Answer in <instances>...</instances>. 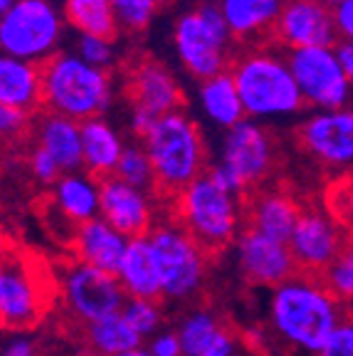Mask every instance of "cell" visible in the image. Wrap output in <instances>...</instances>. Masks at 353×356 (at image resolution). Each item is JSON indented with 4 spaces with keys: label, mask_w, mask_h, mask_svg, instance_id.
Returning a JSON list of instances; mask_svg holds the SVG:
<instances>
[{
    "label": "cell",
    "mask_w": 353,
    "mask_h": 356,
    "mask_svg": "<svg viewBox=\"0 0 353 356\" xmlns=\"http://www.w3.org/2000/svg\"><path fill=\"white\" fill-rule=\"evenodd\" d=\"M324 208L336 218L348 235H353V173H343L326 186Z\"/></svg>",
    "instance_id": "33"
},
{
    "label": "cell",
    "mask_w": 353,
    "mask_h": 356,
    "mask_svg": "<svg viewBox=\"0 0 353 356\" xmlns=\"http://www.w3.org/2000/svg\"><path fill=\"white\" fill-rule=\"evenodd\" d=\"M176 332L183 346V356H203L227 329L215 312L198 307V309H190L181 319Z\"/></svg>",
    "instance_id": "29"
},
{
    "label": "cell",
    "mask_w": 353,
    "mask_h": 356,
    "mask_svg": "<svg viewBox=\"0 0 353 356\" xmlns=\"http://www.w3.org/2000/svg\"><path fill=\"white\" fill-rule=\"evenodd\" d=\"M198 104L200 111H203V117L210 124L225 129V131H230L232 127H238L240 122L247 119L243 97H240L232 72H222L217 77L200 82Z\"/></svg>",
    "instance_id": "26"
},
{
    "label": "cell",
    "mask_w": 353,
    "mask_h": 356,
    "mask_svg": "<svg viewBox=\"0 0 353 356\" xmlns=\"http://www.w3.org/2000/svg\"><path fill=\"white\" fill-rule=\"evenodd\" d=\"M52 203H55L57 216H62L74 228L99 218L101 203V181L87 171L65 173V176L52 186Z\"/></svg>",
    "instance_id": "22"
},
{
    "label": "cell",
    "mask_w": 353,
    "mask_h": 356,
    "mask_svg": "<svg viewBox=\"0 0 353 356\" xmlns=\"http://www.w3.org/2000/svg\"><path fill=\"white\" fill-rule=\"evenodd\" d=\"M232 77L243 97L245 114L252 122L292 117L304 106V97L287 57L272 50H252L232 65Z\"/></svg>",
    "instance_id": "5"
},
{
    "label": "cell",
    "mask_w": 353,
    "mask_h": 356,
    "mask_svg": "<svg viewBox=\"0 0 353 356\" xmlns=\"http://www.w3.org/2000/svg\"><path fill=\"white\" fill-rule=\"evenodd\" d=\"M334 20H336L338 35L353 42V0H343L341 6L334 8Z\"/></svg>",
    "instance_id": "43"
},
{
    "label": "cell",
    "mask_w": 353,
    "mask_h": 356,
    "mask_svg": "<svg viewBox=\"0 0 353 356\" xmlns=\"http://www.w3.org/2000/svg\"><path fill=\"white\" fill-rule=\"evenodd\" d=\"M146 349H149L151 356H183L178 332H168V329H161L156 337H151Z\"/></svg>",
    "instance_id": "39"
},
{
    "label": "cell",
    "mask_w": 353,
    "mask_h": 356,
    "mask_svg": "<svg viewBox=\"0 0 353 356\" xmlns=\"http://www.w3.org/2000/svg\"><path fill=\"white\" fill-rule=\"evenodd\" d=\"M82 329L89 356H122L144 346V339L138 337L136 329L129 324V319L122 312L97 319Z\"/></svg>",
    "instance_id": "27"
},
{
    "label": "cell",
    "mask_w": 353,
    "mask_h": 356,
    "mask_svg": "<svg viewBox=\"0 0 353 356\" xmlns=\"http://www.w3.org/2000/svg\"><path fill=\"white\" fill-rule=\"evenodd\" d=\"M99 216L129 240L144 238L156 225V211L149 191L136 188L116 176L101 178Z\"/></svg>",
    "instance_id": "18"
},
{
    "label": "cell",
    "mask_w": 353,
    "mask_h": 356,
    "mask_svg": "<svg viewBox=\"0 0 353 356\" xmlns=\"http://www.w3.org/2000/svg\"><path fill=\"white\" fill-rule=\"evenodd\" d=\"M222 166L230 168L245 184V188L262 184L272 171L274 163V149H272L270 134L252 119H245L238 127L225 131L220 146Z\"/></svg>",
    "instance_id": "16"
},
{
    "label": "cell",
    "mask_w": 353,
    "mask_h": 356,
    "mask_svg": "<svg viewBox=\"0 0 353 356\" xmlns=\"http://www.w3.org/2000/svg\"><path fill=\"white\" fill-rule=\"evenodd\" d=\"M57 282L40 273L38 262L28 255L8 252L0 270V319L13 334H22L42 322L52 305Z\"/></svg>",
    "instance_id": "8"
},
{
    "label": "cell",
    "mask_w": 353,
    "mask_h": 356,
    "mask_svg": "<svg viewBox=\"0 0 353 356\" xmlns=\"http://www.w3.org/2000/svg\"><path fill=\"white\" fill-rule=\"evenodd\" d=\"M302 211L304 208L299 206L294 195L279 188H265L245 203V222H247L245 228L289 243L299 218H302Z\"/></svg>",
    "instance_id": "20"
},
{
    "label": "cell",
    "mask_w": 353,
    "mask_h": 356,
    "mask_svg": "<svg viewBox=\"0 0 353 356\" xmlns=\"http://www.w3.org/2000/svg\"><path fill=\"white\" fill-rule=\"evenodd\" d=\"M116 178H122L126 184L136 186V188H156V173L154 163H151L149 154H146L144 144H131L124 151L122 161L116 166Z\"/></svg>",
    "instance_id": "32"
},
{
    "label": "cell",
    "mask_w": 353,
    "mask_h": 356,
    "mask_svg": "<svg viewBox=\"0 0 353 356\" xmlns=\"http://www.w3.org/2000/svg\"><path fill=\"white\" fill-rule=\"evenodd\" d=\"M158 262L163 300L188 302L203 289L208 280V255L193 235L176 220H161L149 233Z\"/></svg>",
    "instance_id": "7"
},
{
    "label": "cell",
    "mask_w": 353,
    "mask_h": 356,
    "mask_svg": "<svg viewBox=\"0 0 353 356\" xmlns=\"http://www.w3.org/2000/svg\"><path fill=\"white\" fill-rule=\"evenodd\" d=\"M341 322L343 305L316 275L297 273L292 280L272 289V332L289 349L319 354Z\"/></svg>",
    "instance_id": "1"
},
{
    "label": "cell",
    "mask_w": 353,
    "mask_h": 356,
    "mask_svg": "<svg viewBox=\"0 0 353 356\" xmlns=\"http://www.w3.org/2000/svg\"><path fill=\"white\" fill-rule=\"evenodd\" d=\"M208 173H210V176H213V181H215V184L220 186V188L230 191V193L243 195L245 191H247V188H245L243 181H240V178L235 176V173H232L227 166H222V163H215V166H213V168H208Z\"/></svg>",
    "instance_id": "41"
},
{
    "label": "cell",
    "mask_w": 353,
    "mask_h": 356,
    "mask_svg": "<svg viewBox=\"0 0 353 356\" xmlns=\"http://www.w3.org/2000/svg\"><path fill=\"white\" fill-rule=\"evenodd\" d=\"M124 151H126V144L122 141V134L106 119L97 117L82 122V156L87 173H92L99 181L114 176Z\"/></svg>",
    "instance_id": "24"
},
{
    "label": "cell",
    "mask_w": 353,
    "mask_h": 356,
    "mask_svg": "<svg viewBox=\"0 0 353 356\" xmlns=\"http://www.w3.org/2000/svg\"><path fill=\"white\" fill-rule=\"evenodd\" d=\"M3 356H38V346L28 334H13L3 346Z\"/></svg>",
    "instance_id": "42"
},
{
    "label": "cell",
    "mask_w": 353,
    "mask_h": 356,
    "mask_svg": "<svg viewBox=\"0 0 353 356\" xmlns=\"http://www.w3.org/2000/svg\"><path fill=\"white\" fill-rule=\"evenodd\" d=\"M116 25L126 33H138L154 22L161 8V0H111Z\"/></svg>",
    "instance_id": "34"
},
{
    "label": "cell",
    "mask_w": 353,
    "mask_h": 356,
    "mask_svg": "<svg viewBox=\"0 0 353 356\" xmlns=\"http://www.w3.org/2000/svg\"><path fill=\"white\" fill-rule=\"evenodd\" d=\"M351 319H353V307H351Z\"/></svg>",
    "instance_id": "49"
},
{
    "label": "cell",
    "mask_w": 353,
    "mask_h": 356,
    "mask_svg": "<svg viewBox=\"0 0 353 356\" xmlns=\"http://www.w3.org/2000/svg\"><path fill=\"white\" fill-rule=\"evenodd\" d=\"M74 52L84 62L99 67V70H106L116 60V47L111 42V38H101V35H79Z\"/></svg>",
    "instance_id": "36"
},
{
    "label": "cell",
    "mask_w": 353,
    "mask_h": 356,
    "mask_svg": "<svg viewBox=\"0 0 353 356\" xmlns=\"http://www.w3.org/2000/svg\"><path fill=\"white\" fill-rule=\"evenodd\" d=\"M15 3H17V0H0V15L10 10V8L15 6Z\"/></svg>",
    "instance_id": "46"
},
{
    "label": "cell",
    "mask_w": 353,
    "mask_h": 356,
    "mask_svg": "<svg viewBox=\"0 0 353 356\" xmlns=\"http://www.w3.org/2000/svg\"><path fill=\"white\" fill-rule=\"evenodd\" d=\"M35 136H38L40 149L47 151L65 173H74L84 168L82 124L79 122L47 111L35 122Z\"/></svg>",
    "instance_id": "23"
},
{
    "label": "cell",
    "mask_w": 353,
    "mask_h": 356,
    "mask_svg": "<svg viewBox=\"0 0 353 356\" xmlns=\"http://www.w3.org/2000/svg\"><path fill=\"white\" fill-rule=\"evenodd\" d=\"M122 314L129 319L141 339H151L161 332L163 324V307L161 300H126Z\"/></svg>",
    "instance_id": "35"
},
{
    "label": "cell",
    "mask_w": 353,
    "mask_h": 356,
    "mask_svg": "<svg viewBox=\"0 0 353 356\" xmlns=\"http://www.w3.org/2000/svg\"><path fill=\"white\" fill-rule=\"evenodd\" d=\"M336 52L343 65V72H346L348 82H351V87H353V42L351 40H341V42L336 44Z\"/></svg>",
    "instance_id": "44"
},
{
    "label": "cell",
    "mask_w": 353,
    "mask_h": 356,
    "mask_svg": "<svg viewBox=\"0 0 353 356\" xmlns=\"http://www.w3.org/2000/svg\"><path fill=\"white\" fill-rule=\"evenodd\" d=\"M203 356H235V339H232V334L225 332L215 344L210 346Z\"/></svg>",
    "instance_id": "45"
},
{
    "label": "cell",
    "mask_w": 353,
    "mask_h": 356,
    "mask_svg": "<svg viewBox=\"0 0 353 356\" xmlns=\"http://www.w3.org/2000/svg\"><path fill=\"white\" fill-rule=\"evenodd\" d=\"M129 243H131V240L119 233L114 225H109L101 216L77 225L72 233L74 260L97 267V270H104V273H111V275H116V270L122 265Z\"/></svg>",
    "instance_id": "19"
},
{
    "label": "cell",
    "mask_w": 353,
    "mask_h": 356,
    "mask_svg": "<svg viewBox=\"0 0 353 356\" xmlns=\"http://www.w3.org/2000/svg\"><path fill=\"white\" fill-rule=\"evenodd\" d=\"M287 62L299 84L304 104L316 106L319 111L343 109L348 104L353 87L343 72V65L334 44L292 50L287 55Z\"/></svg>",
    "instance_id": "11"
},
{
    "label": "cell",
    "mask_w": 353,
    "mask_h": 356,
    "mask_svg": "<svg viewBox=\"0 0 353 356\" xmlns=\"http://www.w3.org/2000/svg\"><path fill=\"white\" fill-rule=\"evenodd\" d=\"M30 173L35 176L38 184H44V186H55L57 181L65 176L60 163H57L44 149H40V146H35V149L30 151Z\"/></svg>",
    "instance_id": "37"
},
{
    "label": "cell",
    "mask_w": 353,
    "mask_h": 356,
    "mask_svg": "<svg viewBox=\"0 0 353 356\" xmlns=\"http://www.w3.org/2000/svg\"><path fill=\"white\" fill-rule=\"evenodd\" d=\"M62 15L79 35L114 38L119 33L111 0H65Z\"/></svg>",
    "instance_id": "30"
},
{
    "label": "cell",
    "mask_w": 353,
    "mask_h": 356,
    "mask_svg": "<svg viewBox=\"0 0 353 356\" xmlns=\"http://www.w3.org/2000/svg\"><path fill=\"white\" fill-rule=\"evenodd\" d=\"M299 144L326 168H353V114L351 109L314 111L299 127Z\"/></svg>",
    "instance_id": "15"
},
{
    "label": "cell",
    "mask_w": 353,
    "mask_h": 356,
    "mask_svg": "<svg viewBox=\"0 0 353 356\" xmlns=\"http://www.w3.org/2000/svg\"><path fill=\"white\" fill-rule=\"evenodd\" d=\"M116 280L122 282L129 300H163L158 262L149 235L133 238L129 243L126 255L116 270Z\"/></svg>",
    "instance_id": "21"
},
{
    "label": "cell",
    "mask_w": 353,
    "mask_h": 356,
    "mask_svg": "<svg viewBox=\"0 0 353 356\" xmlns=\"http://www.w3.org/2000/svg\"><path fill=\"white\" fill-rule=\"evenodd\" d=\"M319 356H353V319L343 317V322L331 334V339L319 351Z\"/></svg>",
    "instance_id": "38"
},
{
    "label": "cell",
    "mask_w": 353,
    "mask_h": 356,
    "mask_svg": "<svg viewBox=\"0 0 353 356\" xmlns=\"http://www.w3.org/2000/svg\"><path fill=\"white\" fill-rule=\"evenodd\" d=\"M62 20L65 15L50 0H17L0 15V50L8 57L42 67L57 55Z\"/></svg>",
    "instance_id": "9"
},
{
    "label": "cell",
    "mask_w": 353,
    "mask_h": 356,
    "mask_svg": "<svg viewBox=\"0 0 353 356\" xmlns=\"http://www.w3.org/2000/svg\"><path fill=\"white\" fill-rule=\"evenodd\" d=\"M281 8L284 0H220V13L232 38H249L274 28Z\"/></svg>",
    "instance_id": "28"
},
{
    "label": "cell",
    "mask_w": 353,
    "mask_h": 356,
    "mask_svg": "<svg viewBox=\"0 0 353 356\" xmlns=\"http://www.w3.org/2000/svg\"><path fill=\"white\" fill-rule=\"evenodd\" d=\"M274 33L292 52L304 47H331L338 30L334 10L324 0H284Z\"/></svg>",
    "instance_id": "17"
},
{
    "label": "cell",
    "mask_w": 353,
    "mask_h": 356,
    "mask_svg": "<svg viewBox=\"0 0 353 356\" xmlns=\"http://www.w3.org/2000/svg\"><path fill=\"white\" fill-rule=\"evenodd\" d=\"M240 275L254 287H279L299 273L289 243H281L252 228H245L235 243Z\"/></svg>",
    "instance_id": "14"
},
{
    "label": "cell",
    "mask_w": 353,
    "mask_h": 356,
    "mask_svg": "<svg viewBox=\"0 0 353 356\" xmlns=\"http://www.w3.org/2000/svg\"><path fill=\"white\" fill-rule=\"evenodd\" d=\"M173 220L213 255L235 245L243 235L245 200L220 188L205 171L198 181L173 195Z\"/></svg>",
    "instance_id": "2"
},
{
    "label": "cell",
    "mask_w": 353,
    "mask_h": 356,
    "mask_svg": "<svg viewBox=\"0 0 353 356\" xmlns=\"http://www.w3.org/2000/svg\"><path fill=\"white\" fill-rule=\"evenodd\" d=\"M351 114H353V106H351Z\"/></svg>",
    "instance_id": "50"
},
{
    "label": "cell",
    "mask_w": 353,
    "mask_h": 356,
    "mask_svg": "<svg viewBox=\"0 0 353 356\" xmlns=\"http://www.w3.org/2000/svg\"><path fill=\"white\" fill-rule=\"evenodd\" d=\"M321 280L341 305L353 307V235H348L341 255L321 275Z\"/></svg>",
    "instance_id": "31"
},
{
    "label": "cell",
    "mask_w": 353,
    "mask_h": 356,
    "mask_svg": "<svg viewBox=\"0 0 353 356\" xmlns=\"http://www.w3.org/2000/svg\"><path fill=\"white\" fill-rule=\"evenodd\" d=\"M55 282L57 297L65 307L67 317L82 327L122 312L129 300L116 275L84 265L79 260L67 262Z\"/></svg>",
    "instance_id": "10"
},
{
    "label": "cell",
    "mask_w": 353,
    "mask_h": 356,
    "mask_svg": "<svg viewBox=\"0 0 353 356\" xmlns=\"http://www.w3.org/2000/svg\"><path fill=\"white\" fill-rule=\"evenodd\" d=\"M42 104V67L33 62L0 57V106L33 111Z\"/></svg>",
    "instance_id": "25"
},
{
    "label": "cell",
    "mask_w": 353,
    "mask_h": 356,
    "mask_svg": "<svg viewBox=\"0 0 353 356\" xmlns=\"http://www.w3.org/2000/svg\"><path fill=\"white\" fill-rule=\"evenodd\" d=\"M30 124V111L13 109V106H0V131L6 136H20Z\"/></svg>",
    "instance_id": "40"
},
{
    "label": "cell",
    "mask_w": 353,
    "mask_h": 356,
    "mask_svg": "<svg viewBox=\"0 0 353 356\" xmlns=\"http://www.w3.org/2000/svg\"><path fill=\"white\" fill-rule=\"evenodd\" d=\"M232 33L227 28L220 6H198L183 13L173 30V47L190 77L213 79L227 72Z\"/></svg>",
    "instance_id": "6"
},
{
    "label": "cell",
    "mask_w": 353,
    "mask_h": 356,
    "mask_svg": "<svg viewBox=\"0 0 353 356\" xmlns=\"http://www.w3.org/2000/svg\"><path fill=\"white\" fill-rule=\"evenodd\" d=\"M141 144L154 163L156 188L161 193L178 195L208 171L203 134L198 124L181 109L161 117Z\"/></svg>",
    "instance_id": "3"
},
{
    "label": "cell",
    "mask_w": 353,
    "mask_h": 356,
    "mask_svg": "<svg viewBox=\"0 0 353 356\" xmlns=\"http://www.w3.org/2000/svg\"><path fill=\"white\" fill-rule=\"evenodd\" d=\"M122 356H151V354H149V349H146V346H141V349H133V351H129V354H122Z\"/></svg>",
    "instance_id": "47"
},
{
    "label": "cell",
    "mask_w": 353,
    "mask_h": 356,
    "mask_svg": "<svg viewBox=\"0 0 353 356\" xmlns=\"http://www.w3.org/2000/svg\"><path fill=\"white\" fill-rule=\"evenodd\" d=\"M42 104L52 114L89 122L109 109L111 79L77 52H57L42 65Z\"/></svg>",
    "instance_id": "4"
},
{
    "label": "cell",
    "mask_w": 353,
    "mask_h": 356,
    "mask_svg": "<svg viewBox=\"0 0 353 356\" xmlns=\"http://www.w3.org/2000/svg\"><path fill=\"white\" fill-rule=\"evenodd\" d=\"M324 3H326V6H329V8H336V6H341L343 0H324Z\"/></svg>",
    "instance_id": "48"
},
{
    "label": "cell",
    "mask_w": 353,
    "mask_h": 356,
    "mask_svg": "<svg viewBox=\"0 0 353 356\" xmlns=\"http://www.w3.org/2000/svg\"><path fill=\"white\" fill-rule=\"evenodd\" d=\"M131 131L144 139L161 117L181 106V87L161 62L146 60L131 72Z\"/></svg>",
    "instance_id": "13"
},
{
    "label": "cell",
    "mask_w": 353,
    "mask_h": 356,
    "mask_svg": "<svg viewBox=\"0 0 353 356\" xmlns=\"http://www.w3.org/2000/svg\"><path fill=\"white\" fill-rule=\"evenodd\" d=\"M346 240L348 233L326 208L306 206L289 238V248L299 273L321 277L341 255Z\"/></svg>",
    "instance_id": "12"
}]
</instances>
